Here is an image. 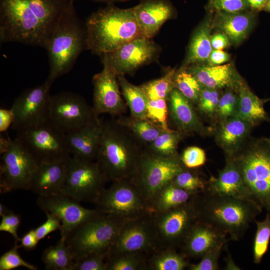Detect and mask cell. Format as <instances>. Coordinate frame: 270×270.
Wrapping results in <instances>:
<instances>
[{
    "label": "cell",
    "instance_id": "obj_1",
    "mask_svg": "<svg viewBox=\"0 0 270 270\" xmlns=\"http://www.w3.org/2000/svg\"><path fill=\"white\" fill-rule=\"evenodd\" d=\"M74 0H0L1 42L45 48L52 27Z\"/></svg>",
    "mask_w": 270,
    "mask_h": 270
},
{
    "label": "cell",
    "instance_id": "obj_2",
    "mask_svg": "<svg viewBox=\"0 0 270 270\" xmlns=\"http://www.w3.org/2000/svg\"><path fill=\"white\" fill-rule=\"evenodd\" d=\"M86 50L100 56L144 38L132 8L109 6L92 14L84 24Z\"/></svg>",
    "mask_w": 270,
    "mask_h": 270
},
{
    "label": "cell",
    "instance_id": "obj_3",
    "mask_svg": "<svg viewBox=\"0 0 270 270\" xmlns=\"http://www.w3.org/2000/svg\"><path fill=\"white\" fill-rule=\"evenodd\" d=\"M141 144L116 120L103 122L96 161L108 181L132 178L144 150Z\"/></svg>",
    "mask_w": 270,
    "mask_h": 270
},
{
    "label": "cell",
    "instance_id": "obj_4",
    "mask_svg": "<svg viewBox=\"0 0 270 270\" xmlns=\"http://www.w3.org/2000/svg\"><path fill=\"white\" fill-rule=\"evenodd\" d=\"M45 48L50 66L46 80L52 84L72 70L80 54L86 50L85 25L79 19L73 2L54 23Z\"/></svg>",
    "mask_w": 270,
    "mask_h": 270
},
{
    "label": "cell",
    "instance_id": "obj_5",
    "mask_svg": "<svg viewBox=\"0 0 270 270\" xmlns=\"http://www.w3.org/2000/svg\"><path fill=\"white\" fill-rule=\"evenodd\" d=\"M198 220L206 222L233 240H240L262 207L234 198L204 192L196 195Z\"/></svg>",
    "mask_w": 270,
    "mask_h": 270
},
{
    "label": "cell",
    "instance_id": "obj_6",
    "mask_svg": "<svg viewBox=\"0 0 270 270\" xmlns=\"http://www.w3.org/2000/svg\"><path fill=\"white\" fill-rule=\"evenodd\" d=\"M126 220L104 214L72 231L66 242L74 260L92 254H108L120 230Z\"/></svg>",
    "mask_w": 270,
    "mask_h": 270
},
{
    "label": "cell",
    "instance_id": "obj_7",
    "mask_svg": "<svg viewBox=\"0 0 270 270\" xmlns=\"http://www.w3.org/2000/svg\"><path fill=\"white\" fill-rule=\"evenodd\" d=\"M185 168L180 156H158L146 148L142 153L136 172L130 180L148 206L154 195Z\"/></svg>",
    "mask_w": 270,
    "mask_h": 270
},
{
    "label": "cell",
    "instance_id": "obj_8",
    "mask_svg": "<svg viewBox=\"0 0 270 270\" xmlns=\"http://www.w3.org/2000/svg\"><path fill=\"white\" fill-rule=\"evenodd\" d=\"M232 158L239 169L244 184L261 206L270 212V150L258 144L240 156Z\"/></svg>",
    "mask_w": 270,
    "mask_h": 270
},
{
    "label": "cell",
    "instance_id": "obj_9",
    "mask_svg": "<svg viewBox=\"0 0 270 270\" xmlns=\"http://www.w3.org/2000/svg\"><path fill=\"white\" fill-rule=\"evenodd\" d=\"M108 180L95 160L70 156L60 193L80 202L95 203L106 188Z\"/></svg>",
    "mask_w": 270,
    "mask_h": 270
},
{
    "label": "cell",
    "instance_id": "obj_10",
    "mask_svg": "<svg viewBox=\"0 0 270 270\" xmlns=\"http://www.w3.org/2000/svg\"><path fill=\"white\" fill-rule=\"evenodd\" d=\"M0 193L28 190L32 176L40 162L16 138L9 139L0 150Z\"/></svg>",
    "mask_w": 270,
    "mask_h": 270
},
{
    "label": "cell",
    "instance_id": "obj_11",
    "mask_svg": "<svg viewBox=\"0 0 270 270\" xmlns=\"http://www.w3.org/2000/svg\"><path fill=\"white\" fill-rule=\"evenodd\" d=\"M94 204L102 212L126 220L150 214L147 202L130 179L112 182Z\"/></svg>",
    "mask_w": 270,
    "mask_h": 270
},
{
    "label": "cell",
    "instance_id": "obj_12",
    "mask_svg": "<svg viewBox=\"0 0 270 270\" xmlns=\"http://www.w3.org/2000/svg\"><path fill=\"white\" fill-rule=\"evenodd\" d=\"M17 138L40 162L68 160L66 134L50 120L16 131Z\"/></svg>",
    "mask_w": 270,
    "mask_h": 270
},
{
    "label": "cell",
    "instance_id": "obj_13",
    "mask_svg": "<svg viewBox=\"0 0 270 270\" xmlns=\"http://www.w3.org/2000/svg\"><path fill=\"white\" fill-rule=\"evenodd\" d=\"M98 118L80 96L62 92L50 96L49 120L65 134L82 127Z\"/></svg>",
    "mask_w": 270,
    "mask_h": 270
},
{
    "label": "cell",
    "instance_id": "obj_14",
    "mask_svg": "<svg viewBox=\"0 0 270 270\" xmlns=\"http://www.w3.org/2000/svg\"><path fill=\"white\" fill-rule=\"evenodd\" d=\"M196 196L184 204L152 214L158 244L172 248L182 244L190 228L199 220Z\"/></svg>",
    "mask_w": 270,
    "mask_h": 270
},
{
    "label": "cell",
    "instance_id": "obj_15",
    "mask_svg": "<svg viewBox=\"0 0 270 270\" xmlns=\"http://www.w3.org/2000/svg\"><path fill=\"white\" fill-rule=\"evenodd\" d=\"M51 86L46 80L42 84L24 91L14 100L10 108L13 130L16 132L50 120Z\"/></svg>",
    "mask_w": 270,
    "mask_h": 270
},
{
    "label": "cell",
    "instance_id": "obj_16",
    "mask_svg": "<svg viewBox=\"0 0 270 270\" xmlns=\"http://www.w3.org/2000/svg\"><path fill=\"white\" fill-rule=\"evenodd\" d=\"M160 47L150 40L142 38L128 42L120 48L100 56L117 76L134 73L158 58Z\"/></svg>",
    "mask_w": 270,
    "mask_h": 270
},
{
    "label": "cell",
    "instance_id": "obj_17",
    "mask_svg": "<svg viewBox=\"0 0 270 270\" xmlns=\"http://www.w3.org/2000/svg\"><path fill=\"white\" fill-rule=\"evenodd\" d=\"M36 204L45 213L54 214L59 218L61 236L65 240L76 228L104 214L96 208L84 207L79 201L62 193L38 196Z\"/></svg>",
    "mask_w": 270,
    "mask_h": 270
},
{
    "label": "cell",
    "instance_id": "obj_18",
    "mask_svg": "<svg viewBox=\"0 0 270 270\" xmlns=\"http://www.w3.org/2000/svg\"><path fill=\"white\" fill-rule=\"evenodd\" d=\"M158 244L152 214L126 220L120 230L108 254L122 253H142Z\"/></svg>",
    "mask_w": 270,
    "mask_h": 270
},
{
    "label": "cell",
    "instance_id": "obj_19",
    "mask_svg": "<svg viewBox=\"0 0 270 270\" xmlns=\"http://www.w3.org/2000/svg\"><path fill=\"white\" fill-rule=\"evenodd\" d=\"M101 72L92 78L93 106L97 116L108 114L121 116L126 111V104L122 97L118 76L104 62Z\"/></svg>",
    "mask_w": 270,
    "mask_h": 270
},
{
    "label": "cell",
    "instance_id": "obj_20",
    "mask_svg": "<svg viewBox=\"0 0 270 270\" xmlns=\"http://www.w3.org/2000/svg\"><path fill=\"white\" fill-rule=\"evenodd\" d=\"M208 181L206 192L228 196L260 206L244 184L237 164L231 158H228L218 177L211 176Z\"/></svg>",
    "mask_w": 270,
    "mask_h": 270
},
{
    "label": "cell",
    "instance_id": "obj_21",
    "mask_svg": "<svg viewBox=\"0 0 270 270\" xmlns=\"http://www.w3.org/2000/svg\"><path fill=\"white\" fill-rule=\"evenodd\" d=\"M103 122L98 118L92 122L66 133L71 156L96 160L102 133Z\"/></svg>",
    "mask_w": 270,
    "mask_h": 270
},
{
    "label": "cell",
    "instance_id": "obj_22",
    "mask_svg": "<svg viewBox=\"0 0 270 270\" xmlns=\"http://www.w3.org/2000/svg\"><path fill=\"white\" fill-rule=\"evenodd\" d=\"M226 234L212 225L198 220L190 228L182 244L186 256L201 258L218 246L226 244Z\"/></svg>",
    "mask_w": 270,
    "mask_h": 270
},
{
    "label": "cell",
    "instance_id": "obj_23",
    "mask_svg": "<svg viewBox=\"0 0 270 270\" xmlns=\"http://www.w3.org/2000/svg\"><path fill=\"white\" fill-rule=\"evenodd\" d=\"M68 160L40 162L32 176L28 190L38 196L60 194L66 178Z\"/></svg>",
    "mask_w": 270,
    "mask_h": 270
},
{
    "label": "cell",
    "instance_id": "obj_24",
    "mask_svg": "<svg viewBox=\"0 0 270 270\" xmlns=\"http://www.w3.org/2000/svg\"><path fill=\"white\" fill-rule=\"evenodd\" d=\"M132 9L144 37L150 39L173 14L171 6L164 0H145Z\"/></svg>",
    "mask_w": 270,
    "mask_h": 270
},
{
    "label": "cell",
    "instance_id": "obj_25",
    "mask_svg": "<svg viewBox=\"0 0 270 270\" xmlns=\"http://www.w3.org/2000/svg\"><path fill=\"white\" fill-rule=\"evenodd\" d=\"M168 116L182 134L199 132L202 124L197 116L193 104L178 90L174 88L168 99Z\"/></svg>",
    "mask_w": 270,
    "mask_h": 270
},
{
    "label": "cell",
    "instance_id": "obj_26",
    "mask_svg": "<svg viewBox=\"0 0 270 270\" xmlns=\"http://www.w3.org/2000/svg\"><path fill=\"white\" fill-rule=\"evenodd\" d=\"M186 68L204 87L217 90L240 82L232 64L210 66L196 64Z\"/></svg>",
    "mask_w": 270,
    "mask_h": 270
},
{
    "label": "cell",
    "instance_id": "obj_27",
    "mask_svg": "<svg viewBox=\"0 0 270 270\" xmlns=\"http://www.w3.org/2000/svg\"><path fill=\"white\" fill-rule=\"evenodd\" d=\"M253 23L250 15L220 11L217 12L212 26L224 34L232 44H238L246 38Z\"/></svg>",
    "mask_w": 270,
    "mask_h": 270
},
{
    "label": "cell",
    "instance_id": "obj_28",
    "mask_svg": "<svg viewBox=\"0 0 270 270\" xmlns=\"http://www.w3.org/2000/svg\"><path fill=\"white\" fill-rule=\"evenodd\" d=\"M252 126L236 116L222 121L216 134L220 146L232 157L246 137Z\"/></svg>",
    "mask_w": 270,
    "mask_h": 270
},
{
    "label": "cell",
    "instance_id": "obj_29",
    "mask_svg": "<svg viewBox=\"0 0 270 270\" xmlns=\"http://www.w3.org/2000/svg\"><path fill=\"white\" fill-rule=\"evenodd\" d=\"M238 89V104L236 116L255 126L268 120L264 107V100H260L244 84L240 82Z\"/></svg>",
    "mask_w": 270,
    "mask_h": 270
},
{
    "label": "cell",
    "instance_id": "obj_30",
    "mask_svg": "<svg viewBox=\"0 0 270 270\" xmlns=\"http://www.w3.org/2000/svg\"><path fill=\"white\" fill-rule=\"evenodd\" d=\"M196 196L171 182L152 197L148 204L150 213L162 212L182 206L191 201Z\"/></svg>",
    "mask_w": 270,
    "mask_h": 270
},
{
    "label": "cell",
    "instance_id": "obj_31",
    "mask_svg": "<svg viewBox=\"0 0 270 270\" xmlns=\"http://www.w3.org/2000/svg\"><path fill=\"white\" fill-rule=\"evenodd\" d=\"M212 24L207 20L196 30L190 41L182 68L208 60L212 50L210 31Z\"/></svg>",
    "mask_w": 270,
    "mask_h": 270
},
{
    "label": "cell",
    "instance_id": "obj_32",
    "mask_svg": "<svg viewBox=\"0 0 270 270\" xmlns=\"http://www.w3.org/2000/svg\"><path fill=\"white\" fill-rule=\"evenodd\" d=\"M116 120L142 144L146 146L152 142L164 130L160 126L146 118L121 116Z\"/></svg>",
    "mask_w": 270,
    "mask_h": 270
},
{
    "label": "cell",
    "instance_id": "obj_33",
    "mask_svg": "<svg viewBox=\"0 0 270 270\" xmlns=\"http://www.w3.org/2000/svg\"><path fill=\"white\" fill-rule=\"evenodd\" d=\"M42 260L46 270H72L74 258L66 240L60 236L56 244L49 246L43 252Z\"/></svg>",
    "mask_w": 270,
    "mask_h": 270
},
{
    "label": "cell",
    "instance_id": "obj_34",
    "mask_svg": "<svg viewBox=\"0 0 270 270\" xmlns=\"http://www.w3.org/2000/svg\"><path fill=\"white\" fill-rule=\"evenodd\" d=\"M120 91L128 107L130 116L138 118H146L148 98L140 86L130 82L124 76H118Z\"/></svg>",
    "mask_w": 270,
    "mask_h": 270
},
{
    "label": "cell",
    "instance_id": "obj_35",
    "mask_svg": "<svg viewBox=\"0 0 270 270\" xmlns=\"http://www.w3.org/2000/svg\"><path fill=\"white\" fill-rule=\"evenodd\" d=\"M190 264L184 254L178 253L172 248H167L153 256L148 268L154 270H183L188 268Z\"/></svg>",
    "mask_w": 270,
    "mask_h": 270
},
{
    "label": "cell",
    "instance_id": "obj_36",
    "mask_svg": "<svg viewBox=\"0 0 270 270\" xmlns=\"http://www.w3.org/2000/svg\"><path fill=\"white\" fill-rule=\"evenodd\" d=\"M182 134L178 130L171 129L164 130L152 142L147 146L146 149L158 156H178V146L182 138Z\"/></svg>",
    "mask_w": 270,
    "mask_h": 270
},
{
    "label": "cell",
    "instance_id": "obj_37",
    "mask_svg": "<svg viewBox=\"0 0 270 270\" xmlns=\"http://www.w3.org/2000/svg\"><path fill=\"white\" fill-rule=\"evenodd\" d=\"M174 85L192 104H197L203 86L186 68L181 67L176 71Z\"/></svg>",
    "mask_w": 270,
    "mask_h": 270
},
{
    "label": "cell",
    "instance_id": "obj_38",
    "mask_svg": "<svg viewBox=\"0 0 270 270\" xmlns=\"http://www.w3.org/2000/svg\"><path fill=\"white\" fill-rule=\"evenodd\" d=\"M176 71L175 69H170L162 77L140 86L148 100L168 99L174 88V76Z\"/></svg>",
    "mask_w": 270,
    "mask_h": 270
},
{
    "label": "cell",
    "instance_id": "obj_39",
    "mask_svg": "<svg viewBox=\"0 0 270 270\" xmlns=\"http://www.w3.org/2000/svg\"><path fill=\"white\" fill-rule=\"evenodd\" d=\"M147 268L142 253H122L107 257V270H140Z\"/></svg>",
    "mask_w": 270,
    "mask_h": 270
},
{
    "label": "cell",
    "instance_id": "obj_40",
    "mask_svg": "<svg viewBox=\"0 0 270 270\" xmlns=\"http://www.w3.org/2000/svg\"><path fill=\"white\" fill-rule=\"evenodd\" d=\"M172 182L190 194L197 195L206 191L208 181L185 168L176 174Z\"/></svg>",
    "mask_w": 270,
    "mask_h": 270
},
{
    "label": "cell",
    "instance_id": "obj_41",
    "mask_svg": "<svg viewBox=\"0 0 270 270\" xmlns=\"http://www.w3.org/2000/svg\"><path fill=\"white\" fill-rule=\"evenodd\" d=\"M256 224V231L254 243V260L259 264L266 252L270 240V216L268 213L264 220L258 222L254 220Z\"/></svg>",
    "mask_w": 270,
    "mask_h": 270
},
{
    "label": "cell",
    "instance_id": "obj_42",
    "mask_svg": "<svg viewBox=\"0 0 270 270\" xmlns=\"http://www.w3.org/2000/svg\"><path fill=\"white\" fill-rule=\"evenodd\" d=\"M168 108L167 99L148 100L146 118L160 126L164 130H169L168 122Z\"/></svg>",
    "mask_w": 270,
    "mask_h": 270
},
{
    "label": "cell",
    "instance_id": "obj_43",
    "mask_svg": "<svg viewBox=\"0 0 270 270\" xmlns=\"http://www.w3.org/2000/svg\"><path fill=\"white\" fill-rule=\"evenodd\" d=\"M108 254H92L74 260L72 270H107Z\"/></svg>",
    "mask_w": 270,
    "mask_h": 270
},
{
    "label": "cell",
    "instance_id": "obj_44",
    "mask_svg": "<svg viewBox=\"0 0 270 270\" xmlns=\"http://www.w3.org/2000/svg\"><path fill=\"white\" fill-rule=\"evenodd\" d=\"M20 248L18 242L0 258V270H11L20 266L25 267L30 270H36L34 266L25 261L20 256L18 250Z\"/></svg>",
    "mask_w": 270,
    "mask_h": 270
},
{
    "label": "cell",
    "instance_id": "obj_45",
    "mask_svg": "<svg viewBox=\"0 0 270 270\" xmlns=\"http://www.w3.org/2000/svg\"><path fill=\"white\" fill-rule=\"evenodd\" d=\"M220 99V94L216 89L203 86L197 102L198 109L202 113L209 116L216 114Z\"/></svg>",
    "mask_w": 270,
    "mask_h": 270
},
{
    "label": "cell",
    "instance_id": "obj_46",
    "mask_svg": "<svg viewBox=\"0 0 270 270\" xmlns=\"http://www.w3.org/2000/svg\"><path fill=\"white\" fill-rule=\"evenodd\" d=\"M238 104V96L232 91H228L220 98L216 114L222 121L236 116Z\"/></svg>",
    "mask_w": 270,
    "mask_h": 270
},
{
    "label": "cell",
    "instance_id": "obj_47",
    "mask_svg": "<svg viewBox=\"0 0 270 270\" xmlns=\"http://www.w3.org/2000/svg\"><path fill=\"white\" fill-rule=\"evenodd\" d=\"M225 244H222L212 248L202 257L200 261L196 264H190V270H217L219 269L218 259Z\"/></svg>",
    "mask_w": 270,
    "mask_h": 270
},
{
    "label": "cell",
    "instance_id": "obj_48",
    "mask_svg": "<svg viewBox=\"0 0 270 270\" xmlns=\"http://www.w3.org/2000/svg\"><path fill=\"white\" fill-rule=\"evenodd\" d=\"M180 159L186 168L193 169L199 168L204 164L206 156L202 148L192 146L184 150L180 156Z\"/></svg>",
    "mask_w": 270,
    "mask_h": 270
},
{
    "label": "cell",
    "instance_id": "obj_49",
    "mask_svg": "<svg viewBox=\"0 0 270 270\" xmlns=\"http://www.w3.org/2000/svg\"><path fill=\"white\" fill-rule=\"evenodd\" d=\"M208 6L216 12L236 13L246 10L250 6L246 0H210Z\"/></svg>",
    "mask_w": 270,
    "mask_h": 270
},
{
    "label": "cell",
    "instance_id": "obj_50",
    "mask_svg": "<svg viewBox=\"0 0 270 270\" xmlns=\"http://www.w3.org/2000/svg\"><path fill=\"white\" fill-rule=\"evenodd\" d=\"M0 231L8 232L14 238L15 242H19L18 230L20 223V216L13 212L2 216Z\"/></svg>",
    "mask_w": 270,
    "mask_h": 270
},
{
    "label": "cell",
    "instance_id": "obj_51",
    "mask_svg": "<svg viewBox=\"0 0 270 270\" xmlns=\"http://www.w3.org/2000/svg\"><path fill=\"white\" fill-rule=\"evenodd\" d=\"M46 220L34 229L36 237L38 240L44 238L49 234L62 228L61 221L54 214L45 213Z\"/></svg>",
    "mask_w": 270,
    "mask_h": 270
},
{
    "label": "cell",
    "instance_id": "obj_52",
    "mask_svg": "<svg viewBox=\"0 0 270 270\" xmlns=\"http://www.w3.org/2000/svg\"><path fill=\"white\" fill-rule=\"evenodd\" d=\"M38 242L34 229H32L20 238L19 245L20 248L30 250L36 248Z\"/></svg>",
    "mask_w": 270,
    "mask_h": 270
},
{
    "label": "cell",
    "instance_id": "obj_53",
    "mask_svg": "<svg viewBox=\"0 0 270 270\" xmlns=\"http://www.w3.org/2000/svg\"><path fill=\"white\" fill-rule=\"evenodd\" d=\"M210 41L212 48L215 50H222L230 44L227 36L221 32L211 36Z\"/></svg>",
    "mask_w": 270,
    "mask_h": 270
},
{
    "label": "cell",
    "instance_id": "obj_54",
    "mask_svg": "<svg viewBox=\"0 0 270 270\" xmlns=\"http://www.w3.org/2000/svg\"><path fill=\"white\" fill-rule=\"evenodd\" d=\"M14 121V115L11 109L1 108L0 109V131L6 132L12 125Z\"/></svg>",
    "mask_w": 270,
    "mask_h": 270
},
{
    "label": "cell",
    "instance_id": "obj_55",
    "mask_svg": "<svg viewBox=\"0 0 270 270\" xmlns=\"http://www.w3.org/2000/svg\"><path fill=\"white\" fill-rule=\"evenodd\" d=\"M230 59L229 54L222 50H213L208 58L210 66L220 65L228 62Z\"/></svg>",
    "mask_w": 270,
    "mask_h": 270
},
{
    "label": "cell",
    "instance_id": "obj_56",
    "mask_svg": "<svg viewBox=\"0 0 270 270\" xmlns=\"http://www.w3.org/2000/svg\"><path fill=\"white\" fill-rule=\"evenodd\" d=\"M268 0H246L250 6L258 10H260L265 7Z\"/></svg>",
    "mask_w": 270,
    "mask_h": 270
},
{
    "label": "cell",
    "instance_id": "obj_57",
    "mask_svg": "<svg viewBox=\"0 0 270 270\" xmlns=\"http://www.w3.org/2000/svg\"><path fill=\"white\" fill-rule=\"evenodd\" d=\"M12 212V211L7 208L3 204H0V215L1 216L9 214Z\"/></svg>",
    "mask_w": 270,
    "mask_h": 270
},
{
    "label": "cell",
    "instance_id": "obj_58",
    "mask_svg": "<svg viewBox=\"0 0 270 270\" xmlns=\"http://www.w3.org/2000/svg\"><path fill=\"white\" fill-rule=\"evenodd\" d=\"M264 8L266 10L270 12V0H268Z\"/></svg>",
    "mask_w": 270,
    "mask_h": 270
},
{
    "label": "cell",
    "instance_id": "obj_59",
    "mask_svg": "<svg viewBox=\"0 0 270 270\" xmlns=\"http://www.w3.org/2000/svg\"><path fill=\"white\" fill-rule=\"evenodd\" d=\"M94 0L111 3L112 2H114L116 1V0Z\"/></svg>",
    "mask_w": 270,
    "mask_h": 270
},
{
    "label": "cell",
    "instance_id": "obj_60",
    "mask_svg": "<svg viewBox=\"0 0 270 270\" xmlns=\"http://www.w3.org/2000/svg\"><path fill=\"white\" fill-rule=\"evenodd\" d=\"M270 150V138L265 140Z\"/></svg>",
    "mask_w": 270,
    "mask_h": 270
},
{
    "label": "cell",
    "instance_id": "obj_61",
    "mask_svg": "<svg viewBox=\"0 0 270 270\" xmlns=\"http://www.w3.org/2000/svg\"><path fill=\"white\" fill-rule=\"evenodd\" d=\"M264 100V102H268V101H270V98H267V99H266V100Z\"/></svg>",
    "mask_w": 270,
    "mask_h": 270
},
{
    "label": "cell",
    "instance_id": "obj_62",
    "mask_svg": "<svg viewBox=\"0 0 270 270\" xmlns=\"http://www.w3.org/2000/svg\"><path fill=\"white\" fill-rule=\"evenodd\" d=\"M120 0V1H125V0Z\"/></svg>",
    "mask_w": 270,
    "mask_h": 270
}]
</instances>
